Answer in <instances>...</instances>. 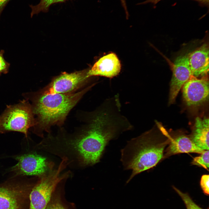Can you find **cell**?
I'll return each instance as SVG.
<instances>
[{
    "mask_svg": "<svg viewBox=\"0 0 209 209\" xmlns=\"http://www.w3.org/2000/svg\"><path fill=\"white\" fill-rule=\"evenodd\" d=\"M34 185L14 179L0 184V209H25Z\"/></svg>",
    "mask_w": 209,
    "mask_h": 209,
    "instance_id": "6",
    "label": "cell"
},
{
    "mask_svg": "<svg viewBox=\"0 0 209 209\" xmlns=\"http://www.w3.org/2000/svg\"><path fill=\"white\" fill-rule=\"evenodd\" d=\"M4 51L3 50L0 51V75L2 73L6 74L9 71L10 64L7 62L3 57Z\"/></svg>",
    "mask_w": 209,
    "mask_h": 209,
    "instance_id": "18",
    "label": "cell"
},
{
    "mask_svg": "<svg viewBox=\"0 0 209 209\" xmlns=\"http://www.w3.org/2000/svg\"><path fill=\"white\" fill-rule=\"evenodd\" d=\"M169 136L170 142L165 150L163 158L180 153L201 154L204 151L197 146L190 136L183 133H179Z\"/></svg>",
    "mask_w": 209,
    "mask_h": 209,
    "instance_id": "12",
    "label": "cell"
},
{
    "mask_svg": "<svg viewBox=\"0 0 209 209\" xmlns=\"http://www.w3.org/2000/svg\"><path fill=\"white\" fill-rule=\"evenodd\" d=\"M10 0H0V16L1 15Z\"/></svg>",
    "mask_w": 209,
    "mask_h": 209,
    "instance_id": "21",
    "label": "cell"
},
{
    "mask_svg": "<svg viewBox=\"0 0 209 209\" xmlns=\"http://www.w3.org/2000/svg\"><path fill=\"white\" fill-rule=\"evenodd\" d=\"M122 5L125 11V12L126 14L128 13V11L126 6V4L125 0H120Z\"/></svg>",
    "mask_w": 209,
    "mask_h": 209,
    "instance_id": "23",
    "label": "cell"
},
{
    "mask_svg": "<svg viewBox=\"0 0 209 209\" xmlns=\"http://www.w3.org/2000/svg\"><path fill=\"white\" fill-rule=\"evenodd\" d=\"M88 70L71 73L64 72L55 77L40 93L44 95L71 93L88 81Z\"/></svg>",
    "mask_w": 209,
    "mask_h": 209,
    "instance_id": "7",
    "label": "cell"
},
{
    "mask_svg": "<svg viewBox=\"0 0 209 209\" xmlns=\"http://www.w3.org/2000/svg\"><path fill=\"white\" fill-rule=\"evenodd\" d=\"M170 141L167 133L161 136L156 134L153 130L128 141L121 150L120 157L124 169L131 170L126 183L137 175L157 164L163 158Z\"/></svg>",
    "mask_w": 209,
    "mask_h": 209,
    "instance_id": "2",
    "label": "cell"
},
{
    "mask_svg": "<svg viewBox=\"0 0 209 209\" xmlns=\"http://www.w3.org/2000/svg\"><path fill=\"white\" fill-rule=\"evenodd\" d=\"M189 53L178 56L172 64L169 104H173L183 84L192 75L189 62Z\"/></svg>",
    "mask_w": 209,
    "mask_h": 209,
    "instance_id": "10",
    "label": "cell"
},
{
    "mask_svg": "<svg viewBox=\"0 0 209 209\" xmlns=\"http://www.w3.org/2000/svg\"><path fill=\"white\" fill-rule=\"evenodd\" d=\"M200 185L201 188L205 194H209V176L208 174L203 175L201 178Z\"/></svg>",
    "mask_w": 209,
    "mask_h": 209,
    "instance_id": "19",
    "label": "cell"
},
{
    "mask_svg": "<svg viewBox=\"0 0 209 209\" xmlns=\"http://www.w3.org/2000/svg\"><path fill=\"white\" fill-rule=\"evenodd\" d=\"M94 85L76 93L40 95L33 100V112L37 116L34 132L48 130L51 126L60 124L83 95Z\"/></svg>",
    "mask_w": 209,
    "mask_h": 209,
    "instance_id": "3",
    "label": "cell"
},
{
    "mask_svg": "<svg viewBox=\"0 0 209 209\" xmlns=\"http://www.w3.org/2000/svg\"><path fill=\"white\" fill-rule=\"evenodd\" d=\"M189 62L193 76L197 78L208 75L209 71V47L205 43L189 53Z\"/></svg>",
    "mask_w": 209,
    "mask_h": 209,
    "instance_id": "13",
    "label": "cell"
},
{
    "mask_svg": "<svg viewBox=\"0 0 209 209\" xmlns=\"http://www.w3.org/2000/svg\"><path fill=\"white\" fill-rule=\"evenodd\" d=\"M173 188L182 198L187 209H203L196 204L187 193H183L174 186Z\"/></svg>",
    "mask_w": 209,
    "mask_h": 209,
    "instance_id": "17",
    "label": "cell"
},
{
    "mask_svg": "<svg viewBox=\"0 0 209 209\" xmlns=\"http://www.w3.org/2000/svg\"><path fill=\"white\" fill-rule=\"evenodd\" d=\"M190 137L198 147L204 150H209V119L197 117Z\"/></svg>",
    "mask_w": 209,
    "mask_h": 209,
    "instance_id": "14",
    "label": "cell"
},
{
    "mask_svg": "<svg viewBox=\"0 0 209 209\" xmlns=\"http://www.w3.org/2000/svg\"><path fill=\"white\" fill-rule=\"evenodd\" d=\"M33 114L32 107L26 100L8 106L0 116V133L16 131L27 137L28 129L35 125Z\"/></svg>",
    "mask_w": 209,
    "mask_h": 209,
    "instance_id": "5",
    "label": "cell"
},
{
    "mask_svg": "<svg viewBox=\"0 0 209 209\" xmlns=\"http://www.w3.org/2000/svg\"><path fill=\"white\" fill-rule=\"evenodd\" d=\"M14 158L17 163L10 170L17 176H39L46 173L53 165L49 163L44 157L35 153L16 156Z\"/></svg>",
    "mask_w": 209,
    "mask_h": 209,
    "instance_id": "9",
    "label": "cell"
},
{
    "mask_svg": "<svg viewBox=\"0 0 209 209\" xmlns=\"http://www.w3.org/2000/svg\"><path fill=\"white\" fill-rule=\"evenodd\" d=\"M121 69L120 62L117 56L115 53H111L96 62L88 70L87 76L89 78L100 76L112 78L119 74Z\"/></svg>",
    "mask_w": 209,
    "mask_h": 209,
    "instance_id": "11",
    "label": "cell"
},
{
    "mask_svg": "<svg viewBox=\"0 0 209 209\" xmlns=\"http://www.w3.org/2000/svg\"><path fill=\"white\" fill-rule=\"evenodd\" d=\"M182 88L183 100L187 106L195 107L202 105L208 99V75L200 78L192 75Z\"/></svg>",
    "mask_w": 209,
    "mask_h": 209,
    "instance_id": "8",
    "label": "cell"
},
{
    "mask_svg": "<svg viewBox=\"0 0 209 209\" xmlns=\"http://www.w3.org/2000/svg\"><path fill=\"white\" fill-rule=\"evenodd\" d=\"M67 160L66 157H63L57 169L53 170V165L46 173L39 176L29 194V209H46L58 184L68 176V173L60 174L68 164Z\"/></svg>",
    "mask_w": 209,
    "mask_h": 209,
    "instance_id": "4",
    "label": "cell"
},
{
    "mask_svg": "<svg viewBox=\"0 0 209 209\" xmlns=\"http://www.w3.org/2000/svg\"><path fill=\"white\" fill-rule=\"evenodd\" d=\"M198 1L200 3L205 4L206 5H208L209 3V0H194Z\"/></svg>",
    "mask_w": 209,
    "mask_h": 209,
    "instance_id": "24",
    "label": "cell"
},
{
    "mask_svg": "<svg viewBox=\"0 0 209 209\" xmlns=\"http://www.w3.org/2000/svg\"><path fill=\"white\" fill-rule=\"evenodd\" d=\"M45 209H66L59 201H50Z\"/></svg>",
    "mask_w": 209,
    "mask_h": 209,
    "instance_id": "20",
    "label": "cell"
},
{
    "mask_svg": "<svg viewBox=\"0 0 209 209\" xmlns=\"http://www.w3.org/2000/svg\"></svg>",
    "mask_w": 209,
    "mask_h": 209,
    "instance_id": "25",
    "label": "cell"
},
{
    "mask_svg": "<svg viewBox=\"0 0 209 209\" xmlns=\"http://www.w3.org/2000/svg\"><path fill=\"white\" fill-rule=\"evenodd\" d=\"M191 163L203 167L208 170L209 168V150H204L201 155L194 158Z\"/></svg>",
    "mask_w": 209,
    "mask_h": 209,
    "instance_id": "16",
    "label": "cell"
},
{
    "mask_svg": "<svg viewBox=\"0 0 209 209\" xmlns=\"http://www.w3.org/2000/svg\"><path fill=\"white\" fill-rule=\"evenodd\" d=\"M162 0H146L144 2L139 3V4H145L148 3H151L154 4H156L159 1Z\"/></svg>",
    "mask_w": 209,
    "mask_h": 209,
    "instance_id": "22",
    "label": "cell"
},
{
    "mask_svg": "<svg viewBox=\"0 0 209 209\" xmlns=\"http://www.w3.org/2000/svg\"><path fill=\"white\" fill-rule=\"evenodd\" d=\"M121 107L118 95L106 99L89 113L87 123L80 133L63 142L65 149L74 153L81 165L100 162L109 142L132 129Z\"/></svg>",
    "mask_w": 209,
    "mask_h": 209,
    "instance_id": "1",
    "label": "cell"
},
{
    "mask_svg": "<svg viewBox=\"0 0 209 209\" xmlns=\"http://www.w3.org/2000/svg\"><path fill=\"white\" fill-rule=\"evenodd\" d=\"M69 0H40L39 3L35 6L30 5L31 9V17L40 12L46 13L48 12L49 8L52 5L57 3H64Z\"/></svg>",
    "mask_w": 209,
    "mask_h": 209,
    "instance_id": "15",
    "label": "cell"
}]
</instances>
